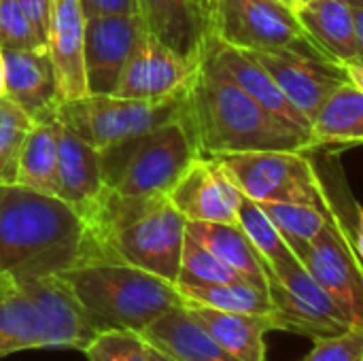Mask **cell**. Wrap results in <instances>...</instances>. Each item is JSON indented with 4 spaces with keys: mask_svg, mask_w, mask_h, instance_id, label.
<instances>
[{
    "mask_svg": "<svg viewBox=\"0 0 363 361\" xmlns=\"http://www.w3.org/2000/svg\"><path fill=\"white\" fill-rule=\"evenodd\" d=\"M57 177L60 198L81 209L94 200L102 187L100 151L85 143L79 134L57 121Z\"/></svg>",
    "mask_w": 363,
    "mask_h": 361,
    "instance_id": "23",
    "label": "cell"
},
{
    "mask_svg": "<svg viewBox=\"0 0 363 361\" xmlns=\"http://www.w3.org/2000/svg\"><path fill=\"white\" fill-rule=\"evenodd\" d=\"M185 96L143 100L121 98L115 94H87L77 100L60 102L55 121L70 128L100 151L115 143L145 134L166 121L183 119Z\"/></svg>",
    "mask_w": 363,
    "mask_h": 361,
    "instance_id": "6",
    "label": "cell"
},
{
    "mask_svg": "<svg viewBox=\"0 0 363 361\" xmlns=\"http://www.w3.org/2000/svg\"><path fill=\"white\" fill-rule=\"evenodd\" d=\"M60 277L100 330L143 334L155 319L185 302L174 283L123 262L89 260Z\"/></svg>",
    "mask_w": 363,
    "mask_h": 361,
    "instance_id": "4",
    "label": "cell"
},
{
    "mask_svg": "<svg viewBox=\"0 0 363 361\" xmlns=\"http://www.w3.org/2000/svg\"><path fill=\"white\" fill-rule=\"evenodd\" d=\"M211 34L247 51H289L338 64L306 32L298 15L279 0H217Z\"/></svg>",
    "mask_w": 363,
    "mask_h": 361,
    "instance_id": "7",
    "label": "cell"
},
{
    "mask_svg": "<svg viewBox=\"0 0 363 361\" xmlns=\"http://www.w3.org/2000/svg\"><path fill=\"white\" fill-rule=\"evenodd\" d=\"M247 51V49H245ZM277 81L287 100L311 121L319 115L328 98L349 81L345 64L319 62L289 51H247Z\"/></svg>",
    "mask_w": 363,
    "mask_h": 361,
    "instance_id": "13",
    "label": "cell"
},
{
    "mask_svg": "<svg viewBox=\"0 0 363 361\" xmlns=\"http://www.w3.org/2000/svg\"><path fill=\"white\" fill-rule=\"evenodd\" d=\"M234 281H245V279L234 268H230L225 262H221L215 253H211L204 245H200L196 238L185 234L177 285L234 283Z\"/></svg>",
    "mask_w": 363,
    "mask_h": 361,
    "instance_id": "31",
    "label": "cell"
},
{
    "mask_svg": "<svg viewBox=\"0 0 363 361\" xmlns=\"http://www.w3.org/2000/svg\"><path fill=\"white\" fill-rule=\"evenodd\" d=\"M147 30L185 57L202 60L208 23L196 0H136Z\"/></svg>",
    "mask_w": 363,
    "mask_h": 361,
    "instance_id": "19",
    "label": "cell"
},
{
    "mask_svg": "<svg viewBox=\"0 0 363 361\" xmlns=\"http://www.w3.org/2000/svg\"><path fill=\"white\" fill-rule=\"evenodd\" d=\"M268 296L272 302L270 319L279 332L319 340L353 328L300 260L277 272H268Z\"/></svg>",
    "mask_w": 363,
    "mask_h": 361,
    "instance_id": "9",
    "label": "cell"
},
{
    "mask_svg": "<svg viewBox=\"0 0 363 361\" xmlns=\"http://www.w3.org/2000/svg\"><path fill=\"white\" fill-rule=\"evenodd\" d=\"M0 47L47 51L43 30L28 17L17 0H0Z\"/></svg>",
    "mask_w": 363,
    "mask_h": 361,
    "instance_id": "34",
    "label": "cell"
},
{
    "mask_svg": "<svg viewBox=\"0 0 363 361\" xmlns=\"http://www.w3.org/2000/svg\"><path fill=\"white\" fill-rule=\"evenodd\" d=\"M85 260V223L72 204L17 183L0 185V274H60Z\"/></svg>",
    "mask_w": 363,
    "mask_h": 361,
    "instance_id": "3",
    "label": "cell"
},
{
    "mask_svg": "<svg viewBox=\"0 0 363 361\" xmlns=\"http://www.w3.org/2000/svg\"><path fill=\"white\" fill-rule=\"evenodd\" d=\"M81 353L87 361H149V343L132 330H102Z\"/></svg>",
    "mask_w": 363,
    "mask_h": 361,
    "instance_id": "33",
    "label": "cell"
},
{
    "mask_svg": "<svg viewBox=\"0 0 363 361\" xmlns=\"http://www.w3.org/2000/svg\"><path fill=\"white\" fill-rule=\"evenodd\" d=\"M353 326H363V262L342 217L334 211L319 236L298 255Z\"/></svg>",
    "mask_w": 363,
    "mask_h": 361,
    "instance_id": "10",
    "label": "cell"
},
{
    "mask_svg": "<svg viewBox=\"0 0 363 361\" xmlns=\"http://www.w3.org/2000/svg\"><path fill=\"white\" fill-rule=\"evenodd\" d=\"M196 157V143L185 121L172 119L100 149V170L104 185L117 194L160 196L174 187Z\"/></svg>",
    "mask_w": 363,
    "mask_h": 361,
    "instance_id": "5",
    "label": "cell"
},
{
    "mask_svg": "<svg viewBox=\"0 0 363 361\" xmlns=\"http://www.w3.org/2000/svg\"><path fill=\"white\" fill-rule=\"evenodd\" d=\"M355 62H357V64H362V66H363V57H359V60H355Z\"/></svg>",
    "mask_w": 363,
    "mask_h": 361,
    "instance_id": "46",
    "label": "cell"
},
{
    "mask_svg": "<svg viewBox=\"0 0 363 361\" xmlns=\"http://www.w3.org/2000/svg\"><path fill=\"white\" fill-rule=\"evenodd\" d=\"M181 296L189 302L211 306L230 313L270 315L272 302L266 289H259L247 281L234 283H204V285H177Z\"/></svg>",
    "mask_w": 363,
    "mask_h": 361,
    "instance_id": "28",
    "label": "cell"
},
{
    "mask_svg": "<svg viewBox=\"0 0 363 361\" xmlns=\"http://www.w3.org/2000/svg\"><path fill=\"white\" fill-rule=\"evenodd\" d=\"M77 211L85 223V262H123L177 285L187 219L174 209L168 194L123 196L104 185Z\"/></svg>",
    "mask_w": 363,
    "mask_h": 361,
    "instance_id": "1",
    "label": "cell"
},
{
    "mask_svg": "<svg viewBox=\"0 0 363 361\" xmlns=\"http://www.w3.org/2000/svg\"><path fill=\"white\" fill-rule=\"evenodd\" d=\"M300 361H363V326H353L338 336L313 340L311 353Z\"/></svg>",
    "mask_w": 363,
    "mask_h": 361,
    "instance_id": "35",
    "label": "cell"
},
{
    "mask_svg": "<svg viewBox=\"0 0 363 361\" xmlns=\"http://www.w3.org/2000/svg\"><path fill=\"white\" fill-rule=\"evenodd\" d=\"M308 2H313V0H296V11H298L300 6H306Z\"/></svg>",
    "mask_w": 363,
    "mask_h": 361,
    "instance_id": "45",
    "label": "cell"
},
{
    "mask_svg": "<svg viewBox=\"0 0 363 361\" xmlns=\"http://www.w3.org/2000/svg\"><path fill=\"white\" fill-rule=\"evenodd\" d=\"M187 234L234 268L245 281L268 291V268L238 223L187 221Z\"/></svg>",
    "mask_w": 363,
    "mask_h": 361,
    "instance_id": "24",
    "label": "cell"
},
{
    "mask_svg": "<svg viewBox=\"0 0 363 361\" xmlns=\"http://www.w3.org/2000/svg\"><path fill=\"white\" fill-rule=\"evenodd\" d=\"M19 285L34 300L45 319L49 347L83 351L96 334L102 332L60 274L21 279Z\"/></svg>",
    "mask_w": 363,
    "mask_h": 361,
    "instance_id": "15",
    "label": "cell"
},
{
    "mask_svg": "<svg viewBox=\"0 0 363 361\" xmlns=\"http://www.w3.org/2000/svg\"><path fill=\"white\" fill-rule=\"evenodd\" d=\"M49 347L45 319L17 279L0 274V357Z\"/></svg>",
    "mask_w": 363,
    "mask_h": 361,
    "instance_id": "22",
    "label": "cell"
},
{
    "mask_svg": "<svg viewBox=\"0 0 363 361\" xmlns=\"http://www.w3.org/2000/svg\"><path fill=\"white\" fill-rule=\"evenodd\" d=\"M185 311L234 357L266 361V334L274 332L270 315L230 313L185 300Z\"/></svg>",
    "mask_w": 363,
    "mask_h": 361,
    "instance_id": "20",
    "label": "cell"
},
{
    "mask_svg": "<svg viewBox=\"0 0 363 361\" xmlns=\"http://www.w3.org/2000/svg\"><path fill=\"white\" fill-rule=\"evenodd\" d=\"M81 6H83L85 17L138 13L136 0H81Z\"/></svg>",
    "mask_w": 363,
    "mask_h": 361,
    "instance_id": "36",
    "label": "cell"
},
{
    "mask_svg": "<svg viewBox=\"0 0 363 361\" xmlns=\"http://www.w3.org/2000/svg\"><path fill=\"white\" fill-rule=\"evenodd\" d=\"M147 32L138 13L98 15L85 21V81L87 94H113L123 66Z\"/></svg>",
    "mask_w": 363,
    "mask_h": 361,
    "instance_id": "12",
    "label": "cell"
},
{
    "mask_svg": "<svg viewBox=\"0 0 363 361\" xmlns=\"http://www.w3.org/2000/svg\"><path fill=\"white\" fill-rule=\"evenodd\" d=\"M183 121L200 157L315 149L311 134L266 111L204 55L185 96Z\"/></svg>",
    "mask_w": 363,
    "mask_h": 361,
    "instance_id": "2",
    "label": "cell"
},
{
    "mask_svg": "<svg viewBox=\"0 0 363 361\" xmlns=\"http://www.w3.org/2000/svg\"><path fill=\"white\" fill-rule=\"evenodd\" d=\"M202 60H191L153 36L149 30L132 49L113 89L121 98L164 100L185 96Z\"/></svg>",
    "mask_w": 363,
    "mask_h": 361,
    "instance_id": "11",
    "label": "cell"
},
{
    "mask_svg": "<svg viewBox=\"0 0 363 361\" xmlns=\"http://www.w3.org/2000/svg\"><path fill=\"white\" fill-rule=\"evenodd\" d=\"M4 51V96L11 98L34 123L55 121L60 106L55 70L49 51L2 49Z\"/></svg>",
    "mask_w": 363,
    "mask_h": 361,
    "instance_id": "18",
    "label": "cell"
},
{
    "mask_svg": "<svg viewBox=\"0 0 363 361\" xmlns=\"http://www.w3.org/2000/svg\"><path fill=\"white\" fill-rule=\"evenodd\" d=\"M311 136L315 147L363 143V89L351 81L342 83L321 106Z\"/></svg>",
    "mask_w": 363,
    "mask_h": 361,
    "instance_id": "27",
    "label": "cell"
},
{
    "mask_svg": "<svg viewBox=\"0 0 363 361\" xmlns=\"http://www.w3.org/2000/svg\"><path fill=\"white\" fill-rule=\"evenodd\" d=\"M272 223L281 230L287 245L296 253V257L319 236L325 228L330 215L336 211H323L311 204H289V202H264L259 204Z\"/></svg>",
    "mask_w": 363,
    "mask_h": 361,
    "instance_id": "30",
    "label": "cell"
},
{
    "mask_svg": "<svg viewBox=\"0 0 363 361\" xmlns=\"http://www.w3.org/2000/svg\"><path fill=\"white\" fill-rule=\"evenodd\" d=\"M170 202L187 221L236 223L242 194L215 157H196L174 187Z\"/></svg>",
    "mask_w": 363,
    "mask_h": 361,
    "instance_id": "14",
    "label": "cell"
},
{
    "mask_svg": "<svg viewBox=\"0 0 363 361\" xmlns=\"http://www.w3.org/2000/svg\"><path fill=\"white\" fill-rule=\"evenodd\" d=\"M300 23L338 64L359 57L353 11L347 0H313L296 11Z\"/></svg>",
    "mask_w": 363,
    "mask_h": 361,
    "instance_id": "25",
    "label": "cell"
},
{
    "mask_svg": "<svg viewBox=\"0 0 363 361\" xmlns=\"http://www.w3.org/2000/svg\"><path fill=\"white\" fill-rule=\"evenodd\" d=\"M345 70H347V77L353 85H357L359 89H363V66L357 62H347L345 64Z\"/></svg>",
    "mask_w": 363,
    "mask_h": 361,
    "instance_id": "39",
    "label": "cell"
},
{
    "mask_svg": "<svg viewBox=\"0 0 363 361\" xmlns=\"http://www.w3.org/2000/svg\"><path fill=\"white\" fill-rule=\"evenodd\" d=\"M353 240H355V249H357V253H359V257H362V262H363V211L362 209L357 211V228H355V236H353Z\"/></svg>",
    "mask_w": 363,
    "mask_h": 361,
    "instance_id": "40",
    "label": "cell"
},
{
    "mask_svg": "<svg viewBox=\"0 0 363 361\" xmlns=\"http://www.w3.org/2000/svg\"><path fill=\"white\" fill-rule=\"evenodd\" d=\"M347 4L353 11L355 34H357V49H359V57H363V0H347Z\"/></svg>",
    "mask_w": 363,
    "mask_h": 361,
    "instance_id": "38",
    "label": "cell"
},
{
    "mask_svg": "<svg viewBox=\"0 0 363 361\" xmlns=\"http://www.w3.org/2000/svg\"><path fill=\"white\" fill-rule=\"evenodd\" d=\"M236 223L242 228V232L247 234L255 251L262 255L268 272H277L298 260L291 247L287 245L285 236L281 234V230L272 223V219L266 215V211L257 202L242 196Z\"/></svg>",
    "mask_w": 363,
    "mask_h": 361,
    "instance_id": "29",
    "label": "cell"
},
{
    "mask_svg": "<svg viewBox=\"0 0 363 361\" xmlns=\"http://www.w3.org/2000/svg\"><path fill=\"white\" fill-rule=\"evenodd\" d=\"M145 340L177 361H240L225 351L187 311L177 306L155 319L145 332Z\"/></svg>",
    "mask_w": 363,
    "mask_h": 361,
    "instance_id": "21",
    "label": "cell"
},
{
    "mask_svg": "<svg viewBox=\"0 0 363 361\" xmlns=\"http://www.w3.org/2000/svg\"><path fill=\"white\" fill-rule=\"evenodd\" d=\"M149 361H177V360H174L172 355L164 353L162 349H157V347L149 345Z\"/></svg>",
    "mask_w": 363,
    "mask_h": 361,
    "instance_id": "42",
    "label": "cell"
},
{
    "mask_svg": "<svg viewBox=\"0 0 363 361\" xmlns=\"http://www.w3.org/2000/svg\"><path fill=\"white\" fill-rule=\"evenodd\" d=\"M32 123L11 98H0V185L15 183L19 151Z\"/></svg>",
    "mask_w": 363,
    "mask_h": 361,
    "instance_id": "32",
    "label": "cell"
},
{
    "mask_svg": "<svg viewBox=\"0 0 363 361\" xmlns=\"http://www.w3.org/2000/svg\"><path fill=\"white\" fill-rule=\"evenodd\" d=\"M196 4H198V9L202 11L204 19H206V23H208V30H211V19H213V13H215V4H217V0H196Z\"/></svg>",
    "mask_w": 363,
    "mask_h": 361,
    "instance_id": "41",
    "label": "cell"
},
{
    "mask_svg": "<svg viewBox=\"0 0 363 361\" xmlns=\"http://www.w3.org/2000/svg\"><path fill=\"white\" fill-rule=\"evenodd\" d=\"M17 4L28 13V17L47 34V23H49V4L51 0H17ZM47 38V36H45Z\"/></svg>",
    "mask_w": 363,
    "mask_h": 361,
    "instance_id": "37",
    "label": "cell"
},
{
    "mask_svg": "<svg viewBox=\"0 0 363 361\" xmlns=\"http://www.w3.org/2000/svg\"><path fill=\"white\" fill-rule=\"evenodd\" d=\"M281 4H285L287 9H291L294 13H296V0H279Z\"/></svg>",
    "mask_w": 363,
    "mask_h": 361,
    "instance_id": "44",
    "label": "cell"
},
{
    "mask_svg": "<svg viewBox=\"0 0 363 361\" xmlns=\"http://www.w3.org/2000/svg\"><path fill=\"white\" fill-rule=\"evenodd\" d=\"M15 183L30 187L34 191L47 194V196L60 198L57 121L32 123L19 151Z\"/></svg>",
    "mask_w": 363,
    "mask_h": 361,
    "instance_id": "26",
    "label": "cell"
},
{
    "mask_svg": "<svg viewBox=\"0 0 363 361\" xmlns=\"http://www.w3.org/2000/svg\"><path fill=\"white\" fill-rule=\"evenodd\" d=\"M202 55L211 64H215L225 77H230L245 94H249L266 111L277 115L287 126L311 134V121L287 100V96L281 91V87L270 77V72L257 60H253L245 49L228 45L219 40L215 34H211L206 38Z\"/></svg>",
    "mask_w": 363,
    "mask_h": 361,
    "instance_id": "17",
    "label": "cell"
},
{
    "mask_svg": "<svg viewBox=\"0 0 363 361\" xmlns=\"http://www.w3.org/2000/svg\"><path fill=\"white\" fill-rule=\"evenodd\" d=\"M215 160L238 191L257 204L289 202L334 209L313 162L302 151H251Z\"/></svg>",
    "mask_w": 363,
    "mask_h": 361,
    "instance_id": "8",
    "label": "cell"
},
{
    "mask_svg": "<svg viewBox=\"0 0 363 361\" xmlns=\"http://www.w3.org/2000/svg\"><path fill=\"white\" fill-rule=\"evenodd\" d=\"M85 13L81 0H51L47 23V51L55 70L60 102L87 96L85 81Z\"/></svg>",
    "mask_w": 363,
    "mask_h": 361,
    "instance_id": "16",
    "label": "cell"
},
{
    "mask_svg": "<svg viewBox=\"0 0 363 361\" xmlns=\"http://www.w3.org/2000/svg\"><path fill=\"white\" fill-rule=\"evenodd\" d=\"M4 77H6V68H4V51L0 47V98L4 96Z\"/></svg>",
    "mask_w": 363,
    "mask_h": 361,
    "instance_id": "43",
    "label": "cell"
}]
</instances>
